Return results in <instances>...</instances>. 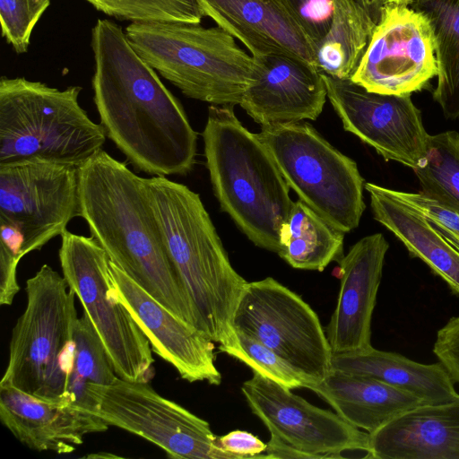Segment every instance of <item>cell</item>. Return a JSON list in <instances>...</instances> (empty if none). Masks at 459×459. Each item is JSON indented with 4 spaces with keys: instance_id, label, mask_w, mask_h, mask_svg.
I'll use <instances>...</instances> for the list:
<instances>
[{
    "instance_id": "21",
    "label": "cell",
    "mask_w": 459,
    "mask_h": 459,
    "mask_svg": "<svg viewBox=\"0 0 459 459\" xmlns=\"http://www.w3.org/2000/svg\"><path fill=\"white\" fill-rule=\"evenodd\" d=\"M364 457L459 459V397L420 405L369 434Z\"/></svg>"
},
{
    "instance_id": "11",
    "label": "cell",
    "mask_w": 459,
    "mask_h": 459,
    "mask_svg": "<svg viewBox=\"0 0 459 459\" xmlns=\"http://www.w3.org/2000/svg\"><path fill=\"white\" fill-rule=\"evenodd\" d=\"M93 414L108 426L137 435L171 458L235 459L218 445L209 423L159 394L149 382L119 378L90 391Z\"/></svg>"
},
{
    "instance_id": "26",
    "label": "cell",
    "mask_w": 459,
    "mask_h": 459,
    "mask_svg": "<svg viewBox=\"0 0 459 459\" xmlns=\"http://www.w3.org/2000/svg\"><path fill=\"white\" fill-rule=\"evenodd\" d=\"M331 27L316 47L315 65L321 73L351 79L376 23L356 0H333Z\"/></svg>"
},
{
    "instance_id": "31",
    "label": "cell",
    "mask_w": 459,
    "mask_h": 459,
    "mask_svg": "<svg viewBox=\"0 0 459 459\" xmlns=\"http://www.w3.org/2000/svg\"><path fill=\"white\" fill-rule=\"evenodd\" d=\"M235 330V329H234ZM219 350L256 372L289 388L304 387L298 373L280 356L256 339L235 330L233 336Z\"/></svg>"
},
{
    "instance_id": "10",
    "label": "cell",
    "mask_w": 459,
    "mask_h": 459,
    "mask_svg": "<svg viewBox=\"0 0 459 459\" xmlns=\"http://www.w3.org/2000/svg\"><path fill=\"white\" fill-rule=\"evenodd\" d=\"M232 326L273 350L306 385L332 371L333 351L318 316L302 298L272 277L247 282Z\"/></svg>"
},
{
    "instance_id": "9",
    "label": "cell",
    "mask_w": 459,
    "mask_h": 459,
    "mask_svg": "<svg viewBox=\"0 0 459 459\" xmlns=\"http://www.w3.org/2000/svg\"><path fill=\"white\" fill-rule=\"evenodd\" d=\"M58 256L63 276L98 333L116 375L131 382H150L154 376L150 341L117 295L106 251L93 237L66 230L61 235Z\"/></svg>"
},
{
    "instance_id": "8",
    "label": "cell",
    "mask_w": 459,
    "mask_h": 459,
    "mask_svg": "<svg viewBox=\"0 0 459 459\" xmlns=\"http://www.w3.org/2000/svg\"><path fill=\"white\" fill-rule=\"evenodd\" d=\"M256 134L299 200L344 233L359 226L365 184L352 159L305 121L262 126Z\"/></svg>"
},
{
    "instance_id": "28",
    "label": "cell",
    "mask_w": 459,
    "mask_h": 459,
    "mask_svg": "<svg viewBox=\"0 0 459 459\" xmlns=\"http://www.w3.org/2000/svg\"><path fill=\"white\" fill-rule=\"evenodd\" d=\"M117 377L98 333L83 312L77 318L74 332L73 359L66 386L70 403L90 413L93 409L91 389L109 385Z\"/></svg>"
},
{
    "instance_id": "6",
    "label": "cell",
    "mask_w": 459,
    "mask_h": 459,
    "mask_svg": "<svg viewBox=\"0 0 459 459\" xmlns=\"http://www.w3.org/2000/svg\"><path fill=\"white\" fill-rule=\"evenodd\" d=\"M81 91L1 77L0 164L39 158L81 166L100 151L107 135L80 105Z\"/></svg>"
},
{
    "instance_id": "19",
    "label": "cell",
    "mask_w": 459,
    "mask_h": 459,
    "mask_svg": "<svg viewBox=\"0 0 459 459\" xmlns=\"http://www.w3.org/2000/svg\"><path fill=\"white\" fill-rule=\"evenodd\" d=\"M0 420L29 448L58 455L74 452L86 435L109 427L73 403L40 400L4 385H0Z\"/></svg>"
},
{
    "instance_id": "24",
    "label": "cell",
    "mask_w": 459,
    "mask_h": 459,
    "mask_svg": "<svg viewBox=\"0 0 459 459\" xmlns=\"http://www.w3.org/2000/svg\"><path fill=\"white\" fill-rule=\"evenodd\" d=\"M332 370L378 380L419 397L426 404L446 403L459 397L454 380L439 361L420 363L373 346L355 352L334 353Z\"/></svg>"
},
{
    "instance_id": "1",
    "label": "cell",
    "mask_w": 459,
    "mask_h": 459,
    "mask_svg": "<svg viewBox=\"0 0 459 459\" xmlns=\"http://www.w3.org/2000/svg\"><path fill=\"white\" fill-rule=\"evenodd\" d=\"M91 48L93 100L107 137L138 171L187 175L197 134L181 103L115 22H96Z\"/></svg>"
},
{
    "instance_id": "17",
    "label": "cell",
    "mask_w": 459,
    "mask_h": 459,
    "mask_svg": "<svg viewBox=\"0 0 459 459\" xmlns=\"http://www.w3.org/2000/svg\"><path fill=\"white\" fill-rule=\"evenodd\" d=\"M255 77L239 106L261 126L316 120L326 101L318 68L299 57L270 54L253 57Z\"/></svg>"
},
{
    "instance_id": "18",
    "label": "cell",
    "mask_w": 459,
    "mask_h": 459,
    "mask_svg": "<svg viewBox=\"0 0 459 459\" xmlns=\"http://www.w3.org/2000/svg\"><path fill=\"white\" fill-rule=\"evenodd\" d=\"M388 247L381 233L371 234L338 261L341 284L325 332L333 354L372 347V316Z\"/></svg>"
},
{
    "instance_id": "20",
    "label": "cell",
    "mask_w": 459,
    "mask_h": 459,
    "mask_svg": "<svg viewBox=\"0 0 459 459\" xmlns=\"http://www.w3.org/2000/svg\"><path fill=\"white\" fill-rule=\"evenodd\" d=\"M204 16L238 39L253 57L286 54L315 65V49L278 0H198Z\"/></svg>"
},
{
    "instance_id": "23",
    "label": "cell",
    "mask_w": 459,
    "mask_h": 459,
    "mask_svg": "<svg viewBox=\"0 0 459 459\" xmlns=\"http://www.w3.org/2000/svg\"><path fill=\"white\" fill-rule=\"evenodd\" d=\"M351 425L371 434L403 413L426 404L419 397L378 380L332 370L306 385Z\"/></svg>"
},
{
    "instance_id": "32",
    "label": "cell",
    "mask_w": 459,
    "mask_h": 459,
    "mask_svg": "<svg viewBox=\"0 0 459 459\" xmlns=\"http://www.w3.org/2000/svg\"><path fill=\"white\" fill-rule=\"evenodd\" d=\"M50 0H0L2 36L14 51H28L37 22L48 9Z\"/></svg>"
},
{
    "instance_id": "4",
    "label": "cell",
    "mask_w": 459,
    "mask_h": 459,
    "mask_svg": "<svg viewBox=\"0 0 459 459\" xmlns=\"http://www.w3.org/2000/svg\"><path fill=\"white\" fill-rule=\"evenodd\" d=\"M203 139L221 208L255 245L278 253L280 230L294 202L266 146L230 105L209 107Z\"/></svg>"
},
{
    "instance_id": "22",
    "label": "cell",
    "mask_w": 459,
    "mask_h": 459,
    "mask_svg": "<svg viewBox=\"0 0 459 459\" xmlns=\"http://www.w3.org/2000/svg\"><path fill=\"white\" fill-rule=\"evenodd\" d=\"M364 187L370 196L374 219L459 296V249L418 210L397 197L394 189L373 183Z\"/></svg>"
},
{
    "instance_id": "37",
    "label": "cell",
    "mask_w": 459,
    "mask_h": 459,
    "mask_svg": "<svg viewBox=\"0 0 459 459\" xmlns=\"http://www.w3.org/2000/svg\"><path fill=\"white\" fill-rule=\"evenodd\" d=\"M266 445V458H315L312 455L295 448L272 434Z\"/></svg>"
},
{
    "instance_id": "3",
    "label": "cell",
    "mask_w": 459,
    "mask_h": 459,
    "mask_svg": "<svg viewBox=\"0 0 459 459\" xmlns=\"http://www.w3.org/2000/svg\"><path fill=\"white\" fill-rule=\"evenodd\" d=\"M169 259L195 308L198 329L220 344L247 281L231 265L200 195L164 176L145 178Z\"/></svg>"
},
{
    "instance_id": "27",
    "label": "cell",
    "mask_w": 459,
    "mask_h": 459,
    "mask_svg": "<svg viewBox=\"0 0 459 459\" xmlns=\"http://www.w3.org/2000/svg\"><path fill=\"white\" fill-rule=\"evenodd\" d=\"M411 7L429 19L435 44L437 82L434 100L446 119L459 118V0H414Z\"/></svg>"
},
{
    "instance_id": "2",
    "label": "cell",
    "mask_w": 459,
    "mask_h": 459,
    "mask_svg": "<svg viewBox=\"0 0 459 459\" xmlns=\"http://www.w3.org/2000/svg\"><path fill=\"white\" fill-rule=\"evenodd\" d=\"M79 196L81 217L109 260L198 329L193 304L169 259L145 178L101 149L79 167Z\"/></svg>"
},
{
    "instance_id": "34",
    "label": "cell",
    "mask_w": 459,
    "mask_h": 459,
    "mask_svg": "<svg viewBox=\"0 0 459 459\" xmlns=\"http://www.w3.org/2000/svg\"><path fill=\"white\" fill-rule=\"evenodd\" d=\"M401 200L418 210L459 249V210L423 192L394 190Z\"/></svg>"
},
{
    "instance_id": "16",
    "label": "cell",
    "mask_w": 459,
    "mask_h": 459,
    "mask_svg": "<svg viewBox=\"0 0 459 459\" xmlns=\"http://www.w3.org/2000/svg\"><path fill=\"white\" fill-rule=\"evenodd\" d=\"M109 265L117 295L146 334L152 351L190 383L220 385L214 342L171 313L111 261Z\"/></svg>"
},
{
    "instance_id": "29",
    "label": "cell",
    "mask_w": 459,
    "mask_h": 459,
    "mask_svg": "<svg viewBox=\"0 0 459 459\" xmlns=\"http://www.w3.org/2000/svg\"><path fill=\"white\" fill-rule=\"evenodd\" d=\"M421 192L459 210V133L429 134L425 155L413 169Z\"/></svg>"
},
{
    "instance_id": "30",
    "label": "cell",
    "mask_w": 459,
    "mask_h": 459,
    "mask_svg": "<svg viewBox=\"0 0 459 459\" xmlns=\"http://www.w3.org/2000/svg\"><path fill=\"white\" fill-rule=\"evenodd\" d=\"M97 10L132 22L200 23L204 13L198 0H86Z\"/></svg>"
},
{
    "instance_id": "36",
    "label": "cell",
    "mask_w": 459,
    "mask_h": 459,
    "mask_svg": "<svg viewBox=\"0 0 459 459\" xmlns=\"http://www.w3.org/2000/svg\"><path fill=\"white\" fill-rule=\"evenodd\" d=\"M218 445L235 459L261 458L260 454L265 452L267 446L256 436L239 429L218 437Z\"/></svg>"
},
{
    "instance_id": "33",
    "label": "cell",
    "mask_w": 459,
    "mask_h": 459,
    "mask_svg": "<svg viewBox=\"0 0 459 459\" xmlns=\"http://www.w3.org/2000/svg\"><path fill=\"white\" fill-rule=\"evenodd\" d=\"M300 28L314 49L328 32L333 20V0H278Z\"/></svg>"
},
{
    "instance_id": "14",
    "label": "cell",
    "mask_w": 459,
    "mask_h": 459,
    "mask_svg": "<svg viewBox=\"0 0 459 459\" xmlns=\"http://www.w3.org/2000/svg\"><path fill=\"white\" fill-rule=\"evenodd\" d=\"M327 98L343 128L373 147L385 160L415 169L425 155L429 134L411 94L369 91L351 79L322 73Z\"/></svg>"
},
{
    "instance_id": "35",
    "label": "cell",
    "mask_w": 459,
    "mask_h": 459,
    "mask_svg": "<svg viewBox=\"0 0 459 459\" xmlns=\"http://www.w3.org/2000/svg\"><path fill=\"white\" fill-rule=\"evenodd\" d=\"M432 351L455 383H459V316L437 330Z\"/></svg>"
},
{
    "instance_id": "12",
    "label": "cell",
    "mask_w": 459,
    "mask_h": 459,
    "mask_svg": "<svg viewBox=\"0 0 459 459\" xmlns=\"http://www.w3.org/2000/svg\"><path fill=\"white\" fill-rule=\"evenodd\" d=\"M79 167L39 158L0 164V221L20 231L23 256L81 217Z\"/></svg>"
},
{
    "instance_id": "25",
    "label": "cell",
    "mask_w": 459,
    "mask_h": 459,
    "mask_svg": "<svg viewBox=\"0 0 459 459\" xmlns=\"http://www.w3.org/2000/svg\"><path fill=\"white\" fill-rule=\"evenodd\" d=\"M344 234L299 199L281 227L277 254L293 268L322 272L343 256Z\"/></svg>"
},
{
    "instance_id": "7",
    "label": "cell",
    "mask_w": 459,
    "mask_h": 459,
    "mask_svg": "<svg viewBox=\"0 0 459 459\" xmlns=\"http://www.w3.org/2000/svg\"><path fill=\"white\" fill-rule=\"evenodd\" d=\"M25 290L26 307L12 331L0 385L40 400L70 403L66 386L78 318L76 295L63 274L48 264L26 281Z\"/></svg>"
},
{
    "instance_id": "38",
    "label": "cell",
    "mask_w": 459,
    "mask_h": 459,
    "mask_svg": "<svg viewBox=\"0 0 459 459\" xmlns=\"http://www.w3.org/2000/svg\"><path fill=\"white\" fill-rule=\"evenodd\" d=\"M368 13L375 23H377L380 18L383 2L382 0H356Z\"/></svg>"
},
{
    "instance_id": "13",
    "label": "cell",
    "mask_w": 459,
    "mask_h": 459,
    "mask_svg": "<svg viewBox=\"0 0 459 459\" xmlns=\"http://www.w3.org/2000/svg\"><path fill=\"white\" fill-rule=\"evenodd\" d=\"M429 19L410 5L384 4L351 80L369 91L403 95L437 76Z\"/></svg>"
},
{
    "instance_id": "39",
    "label": "cell",
    "mask_w": 459,
    "mask_h": 459,
    "mask_svg": "<svg viewBox=\"0 0 459 459\" xmlns=\"http://www.w3.org/2000/svg\"><path fill=\"white\" fill-rule=\"evenodd\" d=\"M414 0H382L384 4L410 5Z\"/></svg>"
},
{
    "instance_id": "15",
    "label": "cell",
    "mask_w": 459,
    "mask_h": 459,
    "mask_svg": "<svg viewBox=\"0 0 459 459\" xmlns=\"http://www.w3.org/2000/svg\"><path fill=\"white\" fill-rule=\"evenodd\" d=\"M241 392L270 434L315 458L340 457L341 453L353 450L367 454L368 450L369 433L256 372L243 383Z\"/></svg>"
},
{
    "instance_id": "5",
    "label": "cell",
    "mask_w": 459,
    "mask_h": 459,
    "mask_svg": "<svg viewBox=\"0 0 459 459\" xmlns=\"http://www.w3.org/2000/svg\"><path fill=\"white\" fill-rule=\"evenodd\" d=\"M126 36L136 52L191 99L239 105L255 77V60L221 27L187 22H131Z\"/></svg>"
}]
</instances>
